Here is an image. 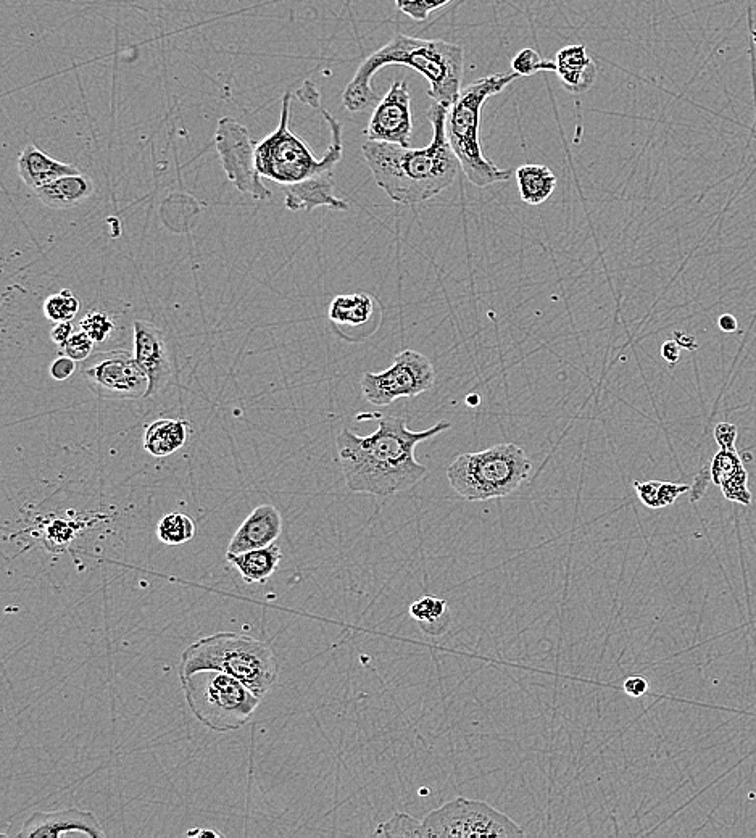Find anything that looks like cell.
Here are the masks:
<instances>
[{
    "instance_id": "1",
    "label": "cell",
    "mask_w": 756,
    "mask_h": 838,
    "mask_svg": "<svg viewBox=\"0 0 756 838\" xmlns=\"http://www.w3.org/2000/svg\"><path fill=\"white\" fill-rule=\"evenodd\" d=\"M450 426L449 421H441L424 431H412L399 416H379L378 429L370 436L342 429L336 447L345 486L354 494L383 498L412 489L428 473L415 458L416 445L449 431Z\"/></svg>"
},
{
    "instance_id": "21",
    "label": "cell",
    "mask_w": 756,
    "mask_h": 838,
    "mask_svg": "<svg viewBox=\"0 0 756 838\" xmlns=\"http://www.w3.org/2000/svg\"><path fill=\"white\" fill-rule=\"evenodd\" d=\"M283 553L278 545L244 553H226V560L239 571L246 584H263L276 573Z\"/></svg>"
},
{
    "instance_id": "11",
    "label": "cell",
    "mask_w": 756,
    "mask_h": 838,
    "mask_svg": "<svg viewBox=\"0 0 756 838\" xmlns=\"http://www.w3.org/2000/svg\"><path fill=\"white\" fill-rule=\"evenodd\" d=\"M215 147L221 166L237 191L255 200L270 199V189L257 170V144L246 126L233 118H221L216 126Z\"/></svg>"
},
{
    "instance_id": "24",
    "label": "cell",
    "mask_w": 756,
    "mask_h": 838,
    "mask_svg": "<svg viewBox=\"0 0 756 838\" xmlns=\"http://www.w3.org/2000/svg\"><path fill=\"white\" fill-rule=\"evenodd\" d=\"M328 315L333 323L358 328L373 318V297L368 294L337 295L329 305Z\"/></svg>"
},
{
    "instance_id": "17",
    "label": "cell",
    "mask_w": 756,
    "mask_h": 838,
    "mask_svg": "<svg viewBox=\"0 0 756 838\" xmlns=\"http://www.w3.org/2000/svg\"><path fill=\"white\" fill-rule=\"evenodd\" d=\"M284 207L291 212H312L315 208L326 207L331 210H349V204L334 194L333 171L312 176V178L289 184L284 189Z\"/></svg>"
},
{
    "instance_id": "10",
    "label": "cell",
    "mask_w": 756,
    "mask_h": 838,
    "mask_svg": "<svg viewBox=\"0 0 756 838\" xmlns=\"http://www.w3.org/2000/svg\"><path fill=\"white\" fill-rule=\"evenodd\" d=\"M436 382L432 361L423 353L405 349L395 355L391 368L365 373L360 379L363 397L374 407H387L395 400L415 399Z\"/></svg>"
},
{
    "instance_id": "30",
    "label": "cell",
    "mask_w": 756,
    "mask_h": 838,
    "mask_svg": "<svg viewBox=\"0 0 756 838\" xmlns=\"http://www.w3.org/2000/svg\"><path fill=\"white\" fill-rule=\"evenodd\" d=\"M86 524L81 521H68V519H52L44 526V540L49 550L60 552L63 548H67L71 540L75 539L78 531L76 529H83Z\"/></svg>"
},
{
    "instance_id": "47",
    "label": "cell",
    "mask_w": 756,
    "mask_h": 838,
    "mask_svg": "<svg viewBox=\"0 0 756 838\" xmlns=\"http://www.w3.org/2000/svg\"><path fill=\"white\" fill-rule=\"evenodd\" d=\"M410 0H395V4L399 7V10L402 9L403 5H407Z\"/></svg>"
},
{
    "instance_id": "39",
    "label": "cell",
    "mask_w": 756,
    "mask_h": 838,
    "mask_svg": "<svg viewBox=\"0 0 756 838\" xmlns=\"http://www.w3.org/2000/svg\"><path fill=\"white\" fill-rule=\"evenodd\" d=\"M710 482H713V479H711L710 466H708L695 476L694 484L690 486V502H698L703 495L707 494Z\"/></svg>"
},
{
    "instance_id": "43",
    "label": "cell",
    "mask_w": 756,
    "mask_h": 838,
    "mask_svg": "<svg viewBox=\"0 0 756 838\" xmlns=\"http://www.w3.org/2000/svg\"><path fill=\"white\" fill-rule=\"evenodd\" d=\"M661 357L665 358L669 365H676L681 358V345L674 339L673 341H666L665 344L661 345Z\"/></svg>"
},
{
    "instance_id": "29",
    "label": "cell",
    "mask_w": 756,
    "mask_h": 838,
    "mask_svg": "<svg viewBox=\"0 0 756 838\" xmlns=\"http://www.w3.org/2000/svg\"><path fill=\"white\" fill-rule=\"evenodd\" d=\"M42 310H44L47 320L52 321V323L73 321L79 312V299L70 289H62L57 294L47 297L46 302L42 305Z\"/></svg>"
},
{
    "instance_id": "33",
    "label": "cell",
    "mask_w": 756,
    "mask_h": 838,
    "mask_svg": "<svg viewBox=\"0 0 756 838\" xmlns=\"http://www.w3.org/2000/svg\"><path fill=\"white\" fill-rule=\"evenodd\" d=\"M511 68L521 78H528L542 71H557V63L542 59L537 50L523 49L511 60Z\"/></svg>"
},
{
    "instance_id": "26",
    "label": "cell",
    "mask_w": 756,
    "mask_h": 838,
    "mask_svg": "<svg viewBox=\"0 0 756 838\" xmlns=\"http://www.w3.org/2000/svg\"><path fill=\"white\" fill-rule=\"evenodd\" d=\"M634 489H636L640 502L644 503L645 507L652 508V510L669 507L682 494L690 492V486H687V484L661 481H636L634 482Z\"/></svg>"
},
{
    "instance_id": "25",
    "label": "cell",
    "mask_w": 756,
    "mask_h": 838,
    "mask_svg": "<svg viewBox=\"0 0 756 838\" xmlns=\"http://www.w3.org/2000/svg\"><path fill=\"white\" fill-rule=\"evenodd\" d=\"M410 616L420 624L424 634L432 635V637L445 634L452 624L447 602L432 595H424L413 602L410 606Z\"/></svg>"
},
{
    "instance_id": "36",
    "label": "cell",
    "mask_w": 756,
    "mask_h": 838,
    "mask_svg": "<svg viewBox=\"0 0 756 838\" xmlns=\"http://www.w3.org/2000/svg\"><path fill=\"white\" fill-rule=\"evenodd\" d=\"M450 2L452 0H410L407 5H403L400 12L412 18V20L424 21L432 12L442 9Z\"/></svg>"
},
{
    "instance_id": "5",
    "label": "cell",
    "mask_w": 756,
    "mask_h": 838,
    "mask_svg": "<svg viewBox=\"0 0 756 838\" xmlns=\"http://www.w3.org/2000/svg\"><path fill=\"white\" fill-rule=\"evenodd\" d=\"M518 78L521 76L513 71L476 79L462 89L447 110L445 133L450 147L466 178L476 187H487L510 179V171L502 170L484 155L479 133L482 108L487 100L500 94Z\"/></svg>"
},
{
    "instance_id": "2",
    "label": "cell",
    "mask_w": 756,
    "mask_h": 838,
    "mask_svg": "<svg viewBox=\"0 0 756 838\" xmlns=\"http://www.w3.org/2000/svg\"><path fill=\"white\" fill-rule=\"evenodd\" d=\"M447 110L436 102L428 108L432 141L424 149L376 141L363 144L362 154L374 181L395 204H423L457 179L460 163L445 133Z\"/></svg>"
},
{
    "instance_id": "16",
    "label": "cell",
    "mask_w": 756,
    "mask_h": 838,
    "mask_svg": "<svg viewBox=\"0 0 756 838\" xmlns=\"http://www.w3.org/2000/svg\"><path fill=\"white\" fill-rule=\"evenodd\" d=\"M283 526V515L278 508L271 503H263L239 526L226 553H244L270 547L283 534Z\"/></svg>"
},
{
    "instance_id": "27",
    "label": "cell",
    "mask_w": 756,
    "mask_h": 838,
    "mask_svg": "<svg viewBox=\"0 0 756 838\" xmlns=\"http://www.w3.org/2000/svg\"><path fill=\"white\" fill-rule=\"evenodd\" d=\"M197 534L196 523L184 513H168L160 519L157 536L165 545H183L194 539Z\"/></svg>"
},
{
    "instance_id": "34",
    "label": "cell",
    "mask_w": 756,
    "mask_h": 838,
    "mask_svg": "<svg viewBox=\"0 0 756 838\" xmlns=\"http://www.w3.org/2000/svg\"><path fill=\"white\" fill-rule=\"evenodd\" d=\"M719 489L729 502L739 503V505H750L752 503L753 497L752 492L748 489V473L745 468L740 469L739 473L724 481Z\"/></svg>"
},
{
    "instance_id": "35",
    "label": "cell",
    "mask_w": 756,
    "mask_h": 838,
    "mask_svg": "<svg viewBox=\"0 0 756 838\" xmlns=\"http://www.w3.org/2000/svg\"><path fill=\"white\" fill-rule=\"evenodd\" d=\"M96 342L92 341L91 337L86 332L79 329L73 336L68 339L67 344L63 345V355L73 358L75 361H86L91 358L92 349H94Z\"/></svg>"
},
{
    "instance_id": "20",
    "label": "cell",
    "mask_w": 756,
    "mask_h": 838,
    "mask_svg": "<svg viewBox=\"0 0 756 838\" xmlns=\"http://www.w3.org/2000/svg\"><path fill=\"white\" fill-rule=\"evenodd\" d=\"M94 194V183L81 171L76 175L63 176L54 183L47 184L36 191L42 204L54 210H67L78 207Z\"/></svg>"
},
{
    "instance_id": "14",
    "label": "cell",
    "mask_w": 756,
    "mask_h": 838,
    "mask_svg": "<svg viewBox=\"0 0 756 838\" xmlns=\"http://www.w3.org/2000/svg\"><path fill=\"white\" fill-rule=\"evenodd\" d=\"M17 838H105V830L92 811L78 808L36 811L23 822Z\"/></svg>"
},
{
    "instance_id": "42",
    "label": "cell",
    "mask_w": 756,
    "mask_h": 838,
    "mask_svg": "<svg viewBox=\"0 0 756 838\" xmlns=\"http://www.w3.org/2000/svg\"><path fill=\"white\" fill-rule=\"evenodd\" d=\"M73 334H75L73 323L71 321H63V323H55L54 328L50 331V339L62 349L63 345L67 344L68 339Z\"/></svg>"
},
{
    "instance_id": "32",
    "label": "cell",
    "mask_w": 756,
    "mask_h": 838,
    "mask_svg": "<svg viewBox=\"0 0 756 838\" xmlns=\"http://www.w3.org/2000/svg\"><path fill=\"white\" fill-rule=\"evenodd\" d=\"M79 329L86 332L96 344H104L115 331V321L112 320V316L102 310H92L79 321Z\"/></svg>"
},
{
    "instance_id": "18",
    "label": "cell",
    "mask_w": 756,
    "mask_h": 838,
    "mask_svg": "<svg viewBox=\"0 0 756 838\" xmlns=\"http://www.w3.org/2000/svg\"><path fill=\"white\" fill-rule=\"evenodd\" d=\"M76 173H79V170L75 165L59 162L33 144L21 150L20 158H18V175L21 181L31 187L34 192L63 176L76 175Z\"/></svg>"
},
{
    "instance_id": "28",
    "label": "cell",
    "mask_w": 756,
    "mask_h": 838,
    "mask_svg": "<svg viewBox=\"0 0 756 838\" xmlns=\"http://www.w3.org/2000/svg\"><path fill=\"white\" fill-rule=\"evenodd\" d=\"M373 835L387 838H426V830L423 819L420 821L407 813H395L389 821L381 822Z\"/></svg>"
},
{
    "instance_id": "44",
    "label": "cell",
    "mask_w": 756,
    "mask_h": 838,
    "mask_svg": "<svg viewBox=\"0 0 756 838\" xmlns=\"http://www.w3.org/2000/svg\"><path fill=\"white\" fill-rule=\"evenodd\" d=\"M674 341L681 345V349H697V341H695V337L689 336L686 332H674Z\"/></svg>"
},
{
    "instance_id": "7",
    "label": "cell",
    "mask_w": 756,
    "mask_h": 838,
    "mask_svg": "<svg viewBox=\"0 0 756 838\" xmlns=\"http://www.w3.org/2000/svg\"><path fill=\"white\" fill-rule=\"evenodd\" d=\"M531 468V458L520 445L499 444L453 458L447 479L466 502H487L515 494L529 478Z\"/></svg>"
},
{
    "instance_id": "46",
    "label": "cell",
    "mask_w": 756,
    "mask_h": 838,
    "mask_svg": "<svg viewBox=\"0 0 756 838\" xmlns=\"http://www.w3.org/2000/svg\"><path fill=\"white\" fill-rule=\"evenodd\" d=\"M187 835H189V837H221V834H218L215 830L207 829L189 830Z\"/></svg>"
},
{
    "instance_id": "4",
    "label": "cell",
    "mask_w": 756,
    "mask_h": 838,
    "mask_svg": "<svg viewBox=\"0 0 756 838\" xmlns=\"http://www.w3.org/2000/svg\"><path fill=\"white\" fill-rule=\"evenodd\" d=\"M197 671L229 674L265 698L278 681L279 663L268 642L242 632H216L192 642L181 655L179 679Z\"/></svg>"
},
{
    "instance_id": "40",
    "label": "cell",
    "mask_w": 756,
    "mask_h": 838,
    "mask_svg": "<svg viewBox=\"0 0 756 838\" xmlns=\"http://www.w3.org/2000/svg\"><path fill=\"white\" fill-rule=\"evenodd\" d=\"M648 689H650V684H648L647 679L640 676L628 677L623 684L624 693L632 698L644 697Z\"/></svg>"
},
{
    "instance_id": "22",
    "label": "cell",
    "mask_w": 756,
    "mask_h": 838,
    "mask_svg": "<svg viewBox=\"0 0 756 838\" xmlns=\"http://www.w3.org/2000/svg\"><path fill=\"white\" fill-rule=\"evenodd\" d=\"M187 440V423L183 419H157L144 432V449L152 457L165 458L183 449Z\"/></svg>"
},
{
    "instance_id": "45",
    "label": "cell",
    "mask_w": 756,
    "mask_h": 838,
    "mask_svg": "<svg viewBox=\"0 0 756 838\" xmlns=\"http://www.w3.org/2000/svg\"><path fill=\"white\" fill-rule=\"evenodd\" d=\"M719 329L723 332H736L737 328H739V323H737L736 316L732 315H723L718 320Z\"/></svg>"
},
{
    "instance_id": "15",
    "label": "cell",
    "mask_w": 756,
    "mask_h": 838,
    "mask_svg": "<svg viewBox=\"0 0 756 838\" xmlns=\"http://www.w3.org/2000/svg\"><path fill=\"white\" fill-rule=\"evenodd\" d=\"M134 358L149 378L146 399L157 395L173 376L170 349L163 332L149 321H134Z\"/></svg>"
},
{
    "instance_id": "6",
    "label": "cell",
    "mask_w": 756,
    "mask_h": 838,
    "mask_svg": "<svg viewBox=\"0 0 756 838\" xmlns=\"http://www.w3.org/2000/svg\"><path fill=\"white\" fill-rule=\"evenodd\" d=\"M291 102L292 94L286 92L278 128L258 142L257 152H255L260 176L271 179L275 183L284 184V186L333 171L334 166L341 162L342 154H344L341 123L326 108L320 107L318 110L321 117L331 129V142L324 157L316 160L310 147L289 129Z\"/></svg>"
},
{
    "instance_id": "8",
    "label": "cell",
    "mask_w": 756,
    "mask_h": 838,
    "mask_svg": "<svg viewBox=\"0 0 756 838\" xmlns=\"http://www.w3.org/2000/svg\"><path fill=\"white\" fill-rule=\"evenodd\" d=\"M179 681L194 718L216 734L247 726L262 702L236 677L221 671H197Z\"/></svg>"
},
{
    "instance_id": "38",
    "label": "cell",
    "mask_w": 756,
    "mask_h": 838,
    "mask_svg": "<svg viewBox=\"0 0 756 838\" xmlns=\"http://www.w3.org/2000/svg\"><path fill=\"white\" fill-rule=\"evenodd\" d=\"M76 361L73 358L62 355V357L55 358L50 365V376L55 381H65L71 378V374L75 373Z\"/></svg>"
},
{
    "instance_id": "41",
    "label": "cell",
    "mask_w": 756,
    "mask_h": 838,
    "mask_svg": "<svg viewBox=\"0 0 756 838\" xmlns=\"http://www.w3.org/2000/svg\"><path fill=\"white\" fill-rule=\"evenodd\" d=\"M297 97L304 104L310 105V107L316 108V110L321 107L320 91H318V88H316L312 81H305L304 86L297 91Z\"/></svg>"
},
{
    "instance_id": "19",
    "label": "cell",
    "mask_w": 756,
    "mask_h": 838,
    "mask_svg": "<svg viewBox=\"0 0 756 838\" xmlns=\"http://www.w3.org/2000/svg\"><path fill=\"white\" fill-rule=\"evenodd\" d=\"M557 73L561 83L573 94L589 91L597 79V65L587 54L586 46L573 44L558 50Z\"/></svg>"
},
{
    "instance_id": "3",
    "label": "cell",
    "mask_w": 756,
    "mask_h": 838,
    "mask_svg": "<svg viewBox=\"0 0 756 838\" xmlns=\"http://www.w3.org/2000/svg\"><path fill=\"white\" fill-rule=\"evenodd\" d=\"M408 67L420 73L429 83L428 96L436 104L450 107L462 92L465 73V52L462 47L444 39L412 38L407 34H395L386 46L376 50L363 60L362 65L350 79L342 104L352 113L365 112L378 105V94L374 92V76L384 67Z\"/></svg>"
},
{
    "instance_id": "37",
    "label": "cell",
    "mask_w": 756,
    "mask_h": 838,
    "mask_svg": "<svg viewBox=\"0 0 756 838\" xmlns=\"http://www.w3.org/2000/svg\"><path fill=\"white\" fill-rule=\"evenodd\" d=\"M739 429L736 424L719 423L715 426V440L719 449H736Z\"/></svg>"
},
{
    "instance_id": "31",
    "label": "cell",
    "mask_w": 756,
    "mask_h": 838,
    "mask_svg": "<svg viewBox=\"0 0 756 838\" xmlns=\"http://www.w3.org/2000/svg\"><path fill=\"white\" fill-rule=\"evenodd\" d=\"M744 468L742 458H740L736 449H719L710 463L711 479L719 487L724 481Z\"/></svg>"
},
{
    "instance_id": "12",
    "label": "cell",
    "mask_w": 756,
    "mask_h": 838,
    "mask_svg": "<svg viewBox=\"0 0 756 838\" xmlns=\"http://www.w3.org/2000/svg\"><path fill=\"white\" fill-rule=\"evenodd\" d=\"M81 374L92 394L100 399H146L149 390L147 374L142 371L134 353L126 350L99 353L83 366Z\"/></svg>"
},
{
    "instance_id": "9",
    "label": "cell",
    "mask_w": 756,
    "mask_h": 838,
    "mask_svg": "<svg viewBox=\"0 0 756 838\" xmlns=\"http://www.w3.org/2000/svg\"><path fill=\"white\" fill-rule=\"evenodd\" d=\"M426 838H508L523 837L518 822L492 808L489 803L470 798H453L441 808L432 809L423 819Z\"/></svg>"
},
{
    "instance_id": "13",
    "label": "cell",
    "mask_w": 756,
    "mask_h": 838,
    "mask_svg": "<svg viewBox=\"0 0 756 838\" xmlns=\"http://www.w3.org/2000/svg\"><path fill=\"white\" fill-rule=\"evenodd\" d=\"M413 133L412 97L405 81H395L379 100L366 126L368 141L387 142L410 147Z\"/></svg>"
},
{
    "instance_id": "23",
    "label": "cell",
    "mask_w": 756,
    "mask_h": 838,
    "mask_svg": "<svg viewBox=\"0 0 756 838\" xmlns=\"http://www.w3.org/2000/svg\"><path fill=\"white\" fill-rule=\"evenodd\" d=\"M515 175L520 199L531 207H537L549 200L558 184L557 176L545 165L526 163L516 168Z\"/></svg>"
}]
</instances>
